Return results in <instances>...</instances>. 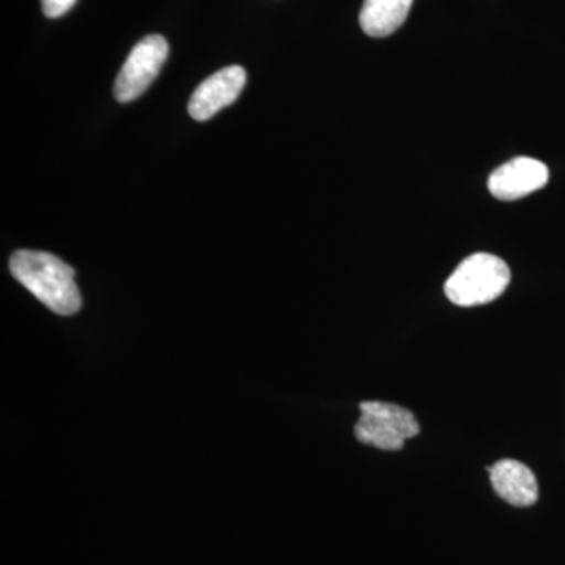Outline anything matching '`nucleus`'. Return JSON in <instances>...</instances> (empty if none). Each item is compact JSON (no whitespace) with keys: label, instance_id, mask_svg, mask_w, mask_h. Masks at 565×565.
Returning a JSON list of instances; mask_svg holds the SVG:
<instances>
[{"label":"nucleus","instance_id":"nucleus-1","mask_svg":"<svg viewBox=\"0 0 565 565\" xmlns=\"http://www.w3.org/2000/svg\"><path fill=\"white\" fill-rule=\"evenodd\" d=\"M10 273L51 311L76 315L82 299L74 269L46 252L18 250L10 258Z\"/></svg>","mask_w":565,"mask_h":565},{"label":"nucleus","instance_id":"nucleus-9","mask_svg":"<svg viewBox=\"0 0 565 565\" xmlns=\"http://www.w3.org/2000/svg\"><path fill=\"white\" fill-rule=\"evenodd\" d=\"M77 0H41V7H43V13L47 18H61L63 14L68 13Z\"/></svg>","mask_w":565,"mask_h":565},{"label":"nucleus","instance_id":"nucleus-5","mask_svg":"<svg viewBox=\"0 0 565 565\" xmlns=\"http://www.w3.org/2000/svg\"><path fill=\"white\" fill-rule=\"evenodd\" d=\"M247 73L243 66H226L212 74L196 87L189 102V115L196 121H206L230 104L236 102L244 90Z\"/></svg>","mask_w":565,"mask_h":565},{"label":"nucleus","instance_id":"nucleus-7","mask_svg":"<svg viewBox=\"0 0 565 565\" xmlns=\"http://www.w3.org/2000/svg\"><path fill=\"white\" fill-rule=\"evenodd\" d=\"M494 493L515 508H530L537 503L539 484L535 475L525 463L516 460H500L487 468Z\"/></svg>","mask_w":565,"mask_h":565},{"label":"nucleus","instance_id":"nucleus-3","mask_svg":"<svg viewBox=\"0 0 565 565\" xmlns=\"http://www.w3.org/2000/svg\"><path fill=\"white\" fill-rule=\"evenodd\" d=\"M360 412L362 416L355 424L356 440L382 451H401L405 440L422 430L415 415L396 404L367 401L360 405Z\"/></svg>","mask_w":565,"mask_h":565},{"label":"nucleus","instance_id":"nucleus-8","mask_svg":"<svg viewBox=\"0 0 565 565\" xmlns=\"http://www.w3.org/2000/svg\"><path fill=\"white\" fill-rule=\"evenodd\" d=\"M414 0H364L360 25L367 36L385 39L407 20Z\"/></svg>","mask_w":565,"mask_h":565},{"label":"nucleus","instance_id":"nucleus-6","mask_svg":"<svg viewBox=\"0 0 565 565\" xmlns=\"http://www.w3.org/2000/svg\"><path fill=\"white\" fill-rule=\"evenodd\" d=\"M550 180L544 162L533 158H515L494 170L489 178V191L494 199L514 202L541 191Z\"/></svg>","mask_w":565,"mask_h":565},{"label":"nucleus","instance_id":"nucleus-2","mask_svg":"<svg viewBox=\"0 0 565 565\" xmlns=\"http://www.w3.org/2000/svg\"><path fill=\"white\" fill-rule=\"evenodd\" d=\"M509 282L511 269L503 259L490 253H475L445 282V294L457 307H479L503 296Z\"/></svg>","mask_w":565,"mask_h":565},{"label":"nucleus","instance_id":"nucleus-4","mask_svg":"<svg viewBox=\"0 0 565 565\" xmlns=\"http://www.w3.org/2000/svg\"><path fill=\"white\" fill-rule=\"evenodd\" d=\"M169 51V43L162 35H148L140 40L129 52L115 81L114 95L117 102L131 103L147 92L161 73Z\"/></svg>","mask_w":565,"mask_h":565}]
</instances>
